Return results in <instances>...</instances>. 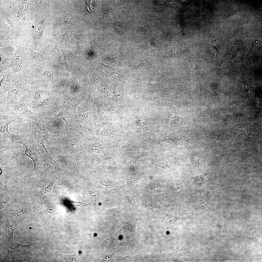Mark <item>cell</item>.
<instances>
[{"label":"cell","instance_id":"cell-1","mask_svg":"<svg viewBox=\"0 0 262 262\" xmlns=\"http://www.w3.org/2000/svg\"><path fill=\"white\" fill-rule=\"evenodd\" d=\"M92 116L97 123H109L120 120L112 109L100 98L90 100Z\"/></svg>","mask_w":262,"mask_h":262},{"label":"cell","instance_id":"cell-2","mask_svg":"<svg viewBox=\"0 0 262 262\" xmlns=\"http://www.w3.org/2000/svg\"><path fill=\"white\" fill-rule=\"evenodd\" d=\"M9 83L8 96L15 103L20 98L29 88L31 80L23 75H9L8 77Z\"/></svg>","mask_w":262,"mask_h":262},{"label":"cell","instance_id":"cell-3","mask_svg":"<svg viewBox=\"0 0 262 262\" xmlns=\"http://www.w3.org/2000/svg\"><path fill=\"white\" fill-rule=\"evenodd\" d=\"M17 142L20 143L25 147L24 155L33 161L34 164L33 170L35 171L40 169L44 172L48 173L49 170L47 168L42 160V156L32 141L19 140Z\"/></svg>","mask_w":262,"mask_h":262},{"label":"cell","instance_id":"cell-4","mask_svg":"<svg viewBox=\"0 0 262 262\" xmlns=\"http://www.w3.org/2000/svg\"><path fill=\"white\" fill-rule=\"evenodd\" d=\"M82 139L77 133L71 130L67 136L61 138L54 139V143L60 147L65 154L72 156L75 154V146L79 145Z\"/></svg>","mask_w":262,"mask_h":262},{"label":"cell","instance_id":"cell-5","mask_svg":"<svg viewBox=\"0 0 262 262\" xmlns=\"http://www.w3.org/2000/svg\"><path fill=\"white\" fill-rule=\"evenodd\" d=\"M27 125L33 133H37L40 135L51 133L60 135L63 131H57L54 129L49 123L44 121L38 120L36 118L30 119Z\"/></svg>","mask_w":262,"mask_h":262},{"label":"cell","instance_id":"cell-6","mask_svg":"<svg viewBox=\"0 0 262 262\" xmlns=\"http://www.w3.org/2000/svg\"><path fill=\"white\" fill-rule=\"evenodd\" d=\"M57 179V176L54 174L53 179L50 183L46 187L42 188L37 193L31 194V198L36 203H46L51 201L56 195L52 194V187Z\"/></svg>","mask_w":262,"mask_h":262},{"label":"cell","instance_id":"cell-7","mask_svg":"<svg viewBox=\"0 0 262 262\" xmlns=\"http://www.w3.org/2000/svg\"><path fill=\"white\" fill-rule=\"evenodd\" d=\"M8 216L11 219L12 224L15 226L23 222L26 219L33 217L35 213L34 209L32 207L26 205L19 210L10 213L6 211Z\"/></svg>","mask_w":262,"mask_h":262},{"label":"cell","instance_id":"cell-8","mask_svg":"<svg viewBox=\"0 0 262 262\" xmlns=\"http://www.w3.org/2000/svg\"><path fill=\"white\" fill-rule=\"evenodd\" d=\"M33 134L38 145L39 150L42 156L52 164L57 171L60 173L65 172V171L64 167L56 161L48 151L41 137V135L36 133Z\"/></svg>","mask_w":262,"mask_h":262},{"label":"cell","instance_id":"cell-9","mask_svg":"<svg viewBox=\"0 0 262 262\" xmlns=\"http://www.w3.org/2000/svg\"><path fill=\"white\" fill-rule=\"evenodd\" d=\"M9 110L11 113L16 116H22L30 119L36 118L35 113L27 108L23 100H21L15 103L11 106Z\"/></svg>","mask_w":262,"mask_h":262},{"label":"cell","instance_id":"cell-10","mask_svg":"<svg viewBox=\"0 0 262 262\" xmlns=\"http://www.w3.org/2000/svg\"><path fill=\"white\" fill-rule=\"evenodd\" d=\"M82 139L80 144L77 146L74 158L68 167L74 170L76 174L77 179H79L82 154Z\"/></svg>","mask_w":262,"mask_h":262},{"label":"cell","instance_id":"cell-11","mask_svg":"<svg viewBox=\"0 0 262 262\" xmlns=\"http://www.w3.org/2000/svg\"><path fill=\"white\" fill-rule=\"evenodd\" d=\"M188 203L200 214L212 212L214 210L210 208L202 198L200 197L190 198Z\"/></svg>","mask_w":262,"mask_h":262},{"label":"cell","instance_id":"cell-12","mask_svg":"<svg viewBox=\"0 0 262 262\" xmlns=\"http://www.w3.org/2000/svg\"><path fill=\"white\" fill-rule=\"evenodd\" d=\"M59 213L55 206H48L45 210L38 212L36 216L31 218L37 221H49L53 216Z\"/></svg>","mask_w":262,"mask_h":262},{"label":"cell","instance_id":"cell-13","mask_svg":"<svg viewBox=\"0 0 262 262\" xmlns=\"http://www.w3.org/2000/svg\"><path fill=\"white\" fill-rule=\"evenodd\" d=\"M10 66L15 72H24L27 66L24 59L17 53L12 57Z\"/></svg>","mask_w":262,"mask_h":262},{"label":"cell","instance_id":"cell-14","mask_svg":"<svg viewBox=\"0 0 262 262\" xmlns=\"http://www.w3.org/2000/svg\"><path fill=\"white\" fill-rule=\"evenodd\" d=\"M13 121L12 120H7L0 121V131L9 139V144H12L16 141L21 140L23 139L22 136L14 134L9 131L8 129L9 124Z\"/></svg>","mask_w":262,"mask_h":262},{"label":"cell","instance_id":"cell-15","mask_svg":"<svg viewBox=\"0 0 262 262\" xmlns=\"http://www.w3.org/2000/svg\"><path fill=\"white\" fill-rule=\"evenodd\" d=\"M74 127L76 131L82 138L85 139L91 137L94 135V128L93 125L88 126L85 125H81L75 120L74 123Z\"/></svg>","mask_w":262,"mask_h":262},{"label":"cell","instance_id":"cell-16","mask_svg":"<svg viewBox=\"0 0 262 262\" xmlns=\"http://www.w3.org/2000/svg\"><path fill=\"white\" fill-rule=\"evenodd\" d=\"M35 245L34 243L23 245L17 243L14 248L11 247V252L16 255H28L32 253L35 249Z\"/></svg>","mask_w":262,"mask_h":262},{"label":"cell","instance_id":"cell-17","mask_svg":"<svg viewBox=\"0 0 262 262\" xmlns=\"http://www.w3.org/2000/svg\"><path fill=\"white\" fill-rule=\"evenodd\" d=\"M116 156L114 153L110 154L106 159L107 164L106 167V170L115 177L119 175V170L118 165L116 159Z\"/></svg>","mask_w":262,"mask_h":262},{"label":"cell","instance_id":"cell-18","mask_svg":"<svg viewBox=\"0 0 262 262\" xmlns=\"http://www.w3.org/2000/svg\"><path fill=\"white\" fill-rule=\"evenodd\" d=\"M86 103L83 105L79 110L78 114L79 119L83 123H87L89 125H93L91 118L92 113L90 109L89 108L86 100Z\"/></svg>","mask_w":262,"mask_h":262},{"label":"cell","instance_id":"cell-19","mask_svg":"<svg viewBox=\"0 0 262 262\" xmlns=\"http://www.w3.org/2000/svg\"><path fill=\"white\" fill-rule=\"evenodd\" d=\"M111 107L116 113L121 122H128L129 116L127 105L125 104L119 106H114Z\"/></svg>","mask_w":262,"mask_h":262},{"label":"cell","instance_id":"cell-20","mask_svg":"<svg viewBox=\"0 0 262 262\" xmlns=\"http://www.w3.org/2000/svg\"><path fill=\"white\" fill-rule=\"evenodd\" d=\"M149 195H141L139 200L142 207L146 210L153 211L154 209L155 204L156 202L154 196Z\"/></svg>","mask_w":262,"mask_h":262},{"label":"cell","instance_id":"cell-21","mask_svg":"<svg viewBox=\"0 0 262 262\" xmlns=\"http://www.w3.org/2000/svg\"><path fill=\"white\" fill-rule=\"evenodd\" d=\"M134 136L133 134L131 132H123L120 133L113 140V148L114 149H118L128 139Z\"/></svg>","mask_w":262,"mask_h":262},{"label":"cell","instance_id":"cell-22","mask_svg":"<svg viewBox=\"0 0 262 262\" xmlns=\"http://www.w3.org/2000/svg\"><path fill=\"white\" fill-rule=\"evenodd\" d=\"M58 117H60L65 122L66 124V127L64 130L67 131L69 129L74 127V121L73 120L72 114L67 109H63L60 111L57 115Z\"/></svg>","mask_w":262,"mask_h":262},{"label":"cell","instance_id":"cell-23","mask_svg":"<svg viewBox=\"0 0 262 262\" xmlns=\"http://www.w3.org/2000/svg\"><path fill=\"white\" fill-rule=\"evenodd\" d=\"M84 143H82L87 149L94 153H103L104 149L103 147L97 142L91 139Z\"/></svg>","mask_w":262,"mask_h":262},{"label":"cell","instance_id":"cell-24","mask_svg":"<svg viewBox=\"0 0 262 262\" xmlns=\"http://www.w3.org/2000/svg\"><path fill=\"white\" fill-rule=\"evenodd\" d=\"M160 183L156 181L147 182L142 186L140 191L145 192L152 195L154 194L157 191Z\"/></svg>","mask_w":262,"mask_h":262},{"label":"cell","instance_id":"cell-25","mask_svg":"<svg viewBox=\"0 0 262 262\" xmlns=\"http://www.w3.org/2000/svg\"><path fill=\"white\" fill-rule=\"evenodd\" d=\"M145 177V174L143 173H126V180L127 184L130 187H133L136 183Z\"/></svg>","mask_w":262,"mask_h":262},{"label":"cell","instance_id":"cell-26","mask_svg":"<svg viewBox=\"0 0 262 262\" xmlns=\"http://www.w3.org/2000/svg\"><path fill=\"white\" fill-rule=\"evenodd\" d=\"M101 68L104 70L106 75L115 80H119L122 76L116 71L112 67L106 65L102 62L99 63Z\"/></svg>","mask_w":262,"mask_h":262},{"label":"cell","instance_id":"cell-27","mask_svg":"<svg viewBox=\"0 0 262 262\" xmlns=\"http://www.w3.org/2000/svg\"><path fill=\"white\" fill-rule=\"evenodd\" d=\"M183 92L180 91L172 95L164 96L160 94L157 98L159 99L169 101L174 104H180L182 101Z\"/></svg>","mask_w":262,"mask_h":262},{"label":"cell","instance_id":"cell-28","mask_svg":"<svg viewBox=\"0 0 262 262\" xmlns=\"http://www.w3.org/2000/svg\"><path fill=\"white\" fill-rule=\"evenodd\" d=\"M154 165L168 171L172 173L177 179H179V177L176 168L169 164L166 161L160 160L159 161L156 162L154 163Z\"/></svg>","mask_w":262,"mask_h":262},{"label":"cell","instance_id":"cell-29","mask_svg":"<svg viewBox=\"0 0 262 262\" xmlns=\"http://www.w3.org/2000/svg\"><path fill=\"white\" fill-rule=\"evenodd\" d=\"M2 223L4 224L5 231L8 240L11 245H12L13 243V234L14 231L13 225L10 224L8 218Z\"/></svg>","mask_w":262,"mask_h":262},{"label":"cell","instance_id":"cell-30","mask_svg":"<svg viewBox=\"0 0 262 262\" xmlns=\"http://www.w3.org/2000/svg\"><path fill=\"white\" fill-rule=\"evenodd\" d=\"M39 102L38 106L42 108H46L53 106L56 104V101L50 97H46L42 99Z\"/></svg>","mask_w":262,"mask_h":262},{"label":"cell","instance_id":"cell-31","mask_svg":"<svg viewBox=\"0 0 262 262\" xmlns=\"http://www.w3.org/2000/svg\"><path fill=\"white\" fill-rule=\"evenodd\" d=\"M86 187L91 200L94 203H96L98 199V195L93 184L91 182H88Z\"/></svg>","mask_w":262,"mask_h":262},{"label":"cell","instance_id":"cell-32","mask_svg":"<svg viewBox=\"0 0 262 262\" xmlns=\"http://www.w3.org/2000/svg\"><path fill=\"white\" fill-rule=\"evenodd\" d=\"M44 94V91L41 89L38 88L35 89L32 93V103H38L43 98Z\"/></svg>","mask_w":262,"mask_h":262},{"label":"cell","instance_id":"cell-33","mask_svg":"<svg viewBox=\"0 0 262 262\" xmlns=\"http://www.w3.org/2000/svg\"><path fill=\"white\" fill-rule=\"evenodd\" d=\"M250 214V211L246 209H239L235 211L234 212V217L241 218L249 219Z\"/></svg>","mask_w":262,"mask_h":262},{"label":"cell","instance_id":"cell-34","mask_svg":"<svg viewBox=\"0 0 262 262\" xmlns=\"http://www.w3.org/2000/svg\"><path fill=\"white\" fill-rule=\"evenodd\" d=\"M50 248L55 252L57 255L61 257L66 261L67 262H76L79 261V258L76 253L72 255H66L62 254L55 251L52 248Z\"/></svg>","mask_w":262,"mask_h":262},{"label":"cell","instance_id":"cell-35","mask_svg":"<svg viewBox=\"0 0 262 262\" xmlns=\"http://www.w3.org/2000/svg\"><path fill=\"white\" fill-rule=\"evenodd\" d=\"M155 199L157 203L161 204L167 210L172 212H175L177 211V207L175 204H167L164 203L156 196H154Z\"/></svg>","mask_w":262,"mask_h":262},{"label":"cell","instance_id":"cell-36","mask_svg":"<svg viewBox=\"0 0 262 262\" xmlns=\"http://www.w3.org/2000/svg\"><path fill=\"white\" fill-rule=\"evenodd\" d=\"M118 128L113 126L105 128L101 131L100 133L103 137H108L115 134L118 131Z\"/></svg>","mask_w":262,"mask_h":262},{"label":"cell","instance_id":"cell-37","mask_svg":"<svg viewBox=\"0 0 262 262\" xmlns=\"http://www.w3.org/2000/svg\"><path fill=\"white\" fill-rule=\"evenodd\" d=\"M164 198L169 200L172 202L175 203L176 205L179 207L182 210L184 213L188 217L190 218H191L192 215L191 212L188 208L184 205L181 203H179L174 199L170 198L168 197H164Z\"/></svg>","mask_w":262,"mask_h":262},{"label":"cell","instance_id":"cell-38","mask_svg":"<svg viewBox=\"0 0 262 262\" xmlns=\"http://www.w3.org/2000/svg\"><path fill=\"white\" fill-rule=\"evenodd\" d=\"M209 175V173H206L201 175L192 177L190 179L193 180L196 184H200L206 181Z\"/></svg>","mask_w":262,"mask_h":262},{"label":"cell","instance_id":"cell-39","mask_svg":"<svg viewBox=\"0 0 262 262\" xmlns=\"http://www.w3.org/2000/svg\"><path fill=\"white\" fill-rule=\"evenodd\" d=\"M32 61H35L37 63H40L43 61L47 60L46 58L43 55L36 52H33L32 54Z\"/></svg>","mask_w":262,"mask_h":262},{"label":"cell","instance_id":"cell-40","mask_svg":"<svg viewBox=\"0 0 262 262\" xmlns=\"http://www.w3.org/2000/svg\"><path fill=\"white\" fill-rule=\"evenodd\" d=\"M67 103L71 106L74 113H76L79 105L80 104V100L79 99L76 98H73L68 100Z\"/></svg>","mask_w":262,"mask_h":262},{"label":"cell","instance_id":"cell-41","mask_svg":"<svg viewBox=\"0 0 262 262\" xmlns=\"http://www.w3.org/2000/svg\"><path fill=\"white\" fill-rule=\"evenodd\" d=\"M90 160L92 165L95 167L98 166L101 162L100 158L94 154L90 156Z\"/></svg>","mask_w":262,"mask_h":262},{"label":"cell","instance_id":"cell-42","mask_svg":"<svg viewBox=\"0 0 262 262\" xmlns=\"http://www.w3.org/2000/svg\"><path fill=\"white\" fill-rule=\"evenodd\" d=\"M101 182L104 186L107 188H114L116 186V184L111 181L103 179L101 180Z\"/></svg>","mask_w":262,"mask_h":262},{"label":"cell","instance_id":"cell-43","mask_svg":"<svg viewBox=\"0 0 262 262\" xmlns=\"http://www.w3.org/2000/svg\"><path fill=\"white\" fill-rule=\"evenodd\" d=\"M118 202L113 198H107L105 202L106 206L108 207L114 206L118 204Z\"/></svg>","mask_w":262,"mask_h":262},{"label":"cell","instance_id":"cell-44","mask_svg":"<svg viewBox=\"0 0 262 262\" xmlns=\"http://www.w3.org/2000/svg\"><path fill=\"white\" fill-rule=\"evenodd\" d=\"M58 37L59 41L63 42H66L69 40L68 31L67 30L65 33L62 34H59L58 35Z\"/></svg>","mask_w":262,"mask_h":262},{"label":"cell","instance_id":"cell-45","mask_svg":"<svg viewBox=\"0 0 262 262\" xmlns=\"http://www.w3.org/2000/svg\"><path fill=\"white\" fill-rule=\"evenodd\" d=\"M240 89L243 91L248 93L249 92V86L246 83L240 82L239 84Z\"/></svg>","mask_w":262,"mask_h":262},{"label":"cell","instance_id":"cell-46","mask_svg":"<svg viewBox=\"0 0 262 262\" xmlns=\"http://www.w3.org/2000/svg\"><path fill=\"white\" fill-rule=\"evenodd\" d=\"M5 194L4 193H0V209L1 210L4 208L6 203L8 201L7 199L6 198Z\"/></svg>","mask_w":262,"mask_h":262},{"label":"cell","instance_id":"cell-47","mask_svg":"<svg viewBox=\"0 0 262 262\" xmlns=\"http://www.w3.org/2000/svg\"><path fill=\"white\" fill-rule=\"evenodd\" d=\"M123 163L125 166L131 171H134L135 168L131 161L126 158H124L123 160Z\"/></svg>","mask_w":262,"mask_h":262},{"label":"cell","instance_id":"cell-48","mask_svg":"<svg viewBox=\"0 0 262 262\" xmlns=\"http://www.w3.org/2000/svg\"><path fill=\"white\" fill-rule=\"evenodd\" d=\"M168 187L169 189L173 191H178L181 188L180 185L177 183H173L170 184Z\"/></svg>","mask_w":262,"mask_h":262},{"label":"cell","instance_id":"cell-49","mask_svg":"<svg viewBox=\"0 0 262 262\" xmlns=\"http://www.w3.org/2000/svg\"><path fill=\"white\" fill-rule=\"evenodd\" d=\"M126 200L127 202L130 205L135 206L136 202L134 199L131 195H127L125 196Z\"/></svg>","mask_w":262,"mask_h":262},{"label":"cell","instance_id":"cell-50","mask_svg":"<svg viewBox=\"0 0 262 262\" xmlns=\"http://www.w3.org/2000/svg\"><path fill=\"white\" fill-rule=\"evenodd\" d=\"M70 203L76 207H82L86 206L88 204L82 202L69 201Z\"/></svg>","mask_w":262,"mask_h":262},{"label":"cell","instance_id":"cell-51","mask_svg":"<svg viewBox=\"0 0 262 262\" xmlns=\"http://www.w3.org/2000/svg\"><path fill=\"white\" fill-rule=\"evenodd\" d=\"M133 159L135 161L137 162L144 161L146 159L144 156L140 155H138L135 156Z\"/></svg>","mask_w":262,"mask_h":262},{"label":"cell","instance_id":"cell-52","mask_svg":"<svg viewBox=\"0 0 262 262\" xmlns=\"http://www.w3.org/2000/svg\"><path fill=\"white\" fill-rule=\"evenodd\" d=\"M143 147L140 145H136L132 146L131 147L128 148L126 149L127 151H139Z\"/></svg>","mask_w":262,"mask_h":262},{"label":"cell","instance_id":"cell-53","mask_svg":"<svg viewBox=\"0 0 262 262\" xmlns=\"http://www.w3.org/2000/svg\"><path fill=\"white\" fill-rule=\"evenodd\" d=\"M209 111L212 113L216 112L217 109V106L216 104L214 103H210L209 104L208 107Z\"/></svg>","mask_w":262,"mask_h":262},{"label":"cell","instance_id":"cell-54","mask_svg":"<svg viewBox=\"0 0 262 262\" xmlns=\"http://www.w3.org/2000/svg\"><path fill=\"white\" fill-rule=\"evenodd\" d=\"M111 27L115 29L118 32L121 36H123V33L121 31V28L120 25L118 23H115L112 25Z\"/></svg>","mask_w":262,"mask_h":262},{"label":"cell","instance_id":"cell-55","mask_svg":"<svg viewBox=\"0 0 262 262\" xmlns=\"http://www.w3.org/2000/svg\"><path fill=\"white\" fill-rule=\"evenodd\" d=\"M185 228L194 237L196 238H197V236L193 232L190 226L189 223L188 222H186Z\"/></svg>","mask_w":262,"mask_h":262},{"label":"cell","instance_id":"cell-56","mask_svg":"<svg viewBox=\"0 0 262 262\" xmlns=\"http://www.w3.org/2000/svg\"><path fill=\"white\" fill-rule=\"evenodd\" d=\"M73 85L71 83H70L66 86L63 90V92L67 93L72 91L73 88Z\"/></svg>","mask_w":262,"mask_h":262},{"label":"cell","instance_id":"cell-57","mask_svg":"<svg viewBox=\"0 0 262 262\" xmlns=\"http://www.w3.org/2000/svg\"><path fill=\"white\" fill-rule=\"evenodd\" d=\"M150 127H146L142 128H136L138 131L140 133H145L147 132Z\"/></svg>","mask_w":262,"mask_h":262},{"label":"cell","instance_id":"cell-58","mask_svg":"<svg viewBox=\"0 0 262 262\" xmlns=\"http://www.w3.org/2000/svg\"><path fill=\"white\" fill-rule=\"evenodd\" d=\"M6 187L2 182H0V193H4L6 190Z\"/></svg>","mask_w":262,"mask_h":262},{"label":"cell","instance_id":"cell-59","mask_svg":"<svg viewBox=\"0 0 262 262\" xmlns=\"http://www.w3.org/2000/svg\"><path fill=\"white\" fill-rule=\"evenodd\" d=\"M152 35L153 36V37H152V38L151 40H146L150 41L151 44L152 45L158 48V47L157 46L156 42L155 41L156 39L155 38H153V33H152Z\"/></svg>","mask_w":262,"mask_h":262},{"label":"cell","instance_id":"cell-60","mask_svg":"<svg viewBox=\"0 0 262 262\" xmlns=\"http://www.w3.org/2000/svg\"><path fill=\"white\" fill-rule=\"evenodd\" d=\"M70 16L67 15L65 16L64 18V22L65 23L69 24L71 21V19Z\"/></svg>","mask_w":262,"mask_h":262},{"label":"cell","instance_id":"cell-61","mask_svg":"<svg viewBox=\"0 0 262 262\" xmlns=\"http://www.w3.org/2000/svg\"><path fill=\"white\" fill-rule=\"evenodd\" d=\"M236 106V104L235 103H232L229 105L227 107L229 109H232L235 107Z\"/></svg>","mask_w":262,"mask_h":262},{"label":"cell","instance_id":"cell-62","mask_svg":"<svg viewBox=\"0 0 262 262\" xmlns=\"http://www.w3.org/2000/svg\"><path fill=\"white\" fill-rule=\"evenodd\" d=\"M252 142V141L251 139L250 140L249 139L247 140V145L249 146H251Z\"/></svg>","mask_w":262,"mask_h":262},{"label":"cell","instance_id":"cell-63","mask_svg":"<svg viewBox=\"0 0 262 262\" xmlns=\"http://www.w3.org/2000/svg\"><path fill=\"white\" fill-rule=\"evenodd\" d=\"M256 103L257 105H259L260 104V101L259 100H256Z\"/></svg>","mask_w":262,"mask_h":262}]
</instances>
